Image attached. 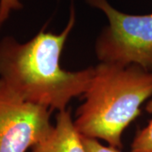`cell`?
<instances>
[{"mask_svg":"<svg viewBox=\"0 0 152 152\" xmlns=\"http://www.w3.org/2000/svg\"><path fill=\"white\" fill-rule=\"evenodd\" d=\"M51 110L20 98L0 80V152H26L48 134Z\"/></svg>","mask_w":152,"mask_h":152,"instance_id":"4","label":"cell"},{"mask_svg":"<svg viewBox=\"0 0 152 152\" xmlns=\"http://www.w3.org/2000/svg\"><path fill=\"white\" fill-rule=\"evenodd\" d=\"M75 20L72 6L69 21L59 34L45 32L43 28L26 42L12 36L2 38L0 80L26 102L51 111L66 110L73 98L85 94L94 75V67L71 72L59 64Z\"/></svg>","mask_w":152,"mask_h":152,"instance_id":"1","label":"cell"},{"mask_svg":"<svg viewBox=\"0 0 152 152\" xmlns=\"http://www.w3.org/2000/svg\"><path fill=\"white\" fill-rule=\"evenodd\" d=\"M145 110L152 115V99L147 102ZM130 152H152V118L146 127L136 133L131 145Z\"/></svg>","mask_w":152,"mask_h":152,"instance_id":"6","label":"cell"},{"mask_svg":"<svg viewBox=\"0 0 152 152\" xmlns=\"http://www.w3.org/2000/svg\"><path fill=\"white\" fill-rule=\"evenodd\" d=\"M86 1L102 11L108 20L95 45L101 63L152 70V14L129 15L116 10L107 0Z\"/></svg>","mask_w":152,"mask_h":152,"instance_id":"3","label":"cell"},{"mask_svg":"<svg viewBox=\"0 0 152 152\" xmlns=\"http://www.w3.org/2000/svg\"><path fill=\"white\" fill-rule=\"evenodd\" d=\"M31 152H86L70 109L58 113L55 126L53 125L48 134L31 148Z\"/></svg>","mask_w":152,"mask_h":152,"instance_id":"5","label":"cell"},{"mask_svg":"<svg viewBox=\"0 0 152 152\" xmlns=\"http://www.w3.org/2000/svg\"><path fill=\"white\" fill-rule=\"evenodd\" d=\"M22 8L20 0H0V29L8 20L12 11L20 10Z\"/></svg>","mask_w":152,"mask_h":152,"instance_id":"7","label":"cell"},{"mask_svg":"<svg viewBox=\"0 0 152 152\" xmlns=\"http://www.w3.org/2000/svg\"><path fill=\"white\" fill-rule=\"evenodd\" d=\"M82 142L86 152H121L119 149L112 146H105L96 139L82 136Z\"/></svg>","mask_w":152,"mask_h":152,"instance_id":"8","label":"cell"},{"mask_svg":"<svg viewBox=\"0 0 152 152\" xmlns=\"http://www.w3.org/2000/svg\"><path fill=\"white\" fill-rule=\"evenodd\" d=\"M152 96V70L137 65L100 63L94 67L85 102L74 123L82 136L103 140L121 149L125 129L140 115V106Z\"/></svg>","mask_w":152,"mask_h":152,"instance_id":"2","label":"cell"}]
</instances>
